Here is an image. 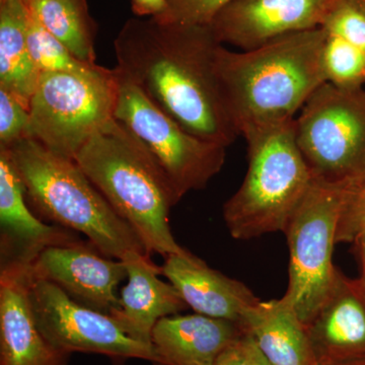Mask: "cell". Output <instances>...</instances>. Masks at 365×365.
<instances>
[{
  "label": "cell",
  "instance_id": "6da1fadb",
  "mask_svg": "<svg viewBox=\"0 0 365 365\" xmlns=\"http://www.w3.org/2000/svg\"><path fill=\"white\" fill-rule=\"evenodd\" d=\"M220 45L210 26L136 16L114 41L115 68L190 133L228 148L240 132L216 76Z\"/></svg>",
  "mask_w": 365,
  "mask_h": 365
},
{
  "label": "cell",
  "instance_id": "7a4b0ae2",
  "mask_svg": "<svg viewBox=\"0 0 365 365\" xmlns=\"http://www.w3.org/2000/svg\"><path fill=\"white\" fill-rule=\"evenodd\" d=\"M325 40L321 26L248 51L220 46L216 76L240 135L249 129L295 119L309 97L327 83Z\"/></svg>",
  "mask_w": 365,
  "mask_h": 365
},
{
  "label": "cell",
  "instance_id": "3957f363",
  "mask_svg": "<svg viewBox=\"0 0 365 365\" xmlns=\"http://www.w3.org/2000/svg\"><path fill=\"white\" fill-rule=\"evenodd\" d=\"M76 163L130 225L146 253L185 254L170 230V213L181 199L145 145L116 118L78 151Z\"/></svg>",
  "mask_w": 365,
  "mask_h": 365
},
{
  "label": "cell",
  "instance_id": "277c9868",
  "mask_svg": "<svg viewBox=\"0 0 365 365\" xmlns=\"http://www.w3.org/2000/svg\"><path fill=\"white\" fill-rule=\"evenodd\" d=\"M6 150L25 187L26 201L43 220L86 235L108 258L124 260L133 252L148 255L135 232L76 160L52 153L30 137Z\"/></svg>",
  "mask_w": 365,
  "mask_h": 365
},
{
  "label": "cell",
  "instance_id": "5b68a950",
  "mask_svg": "<svg viewBox=\"0 0 365 365\" xmlns=\"http://www.w3.org/2000/svg\"><path fill=\"white\" fill-rule=\"evenodd\" d=\"M242 135L248 146V170L222 213L230 235L248 241L284 232L314 176L297 145L295 119Z\"/></svg>",
  "mask_w": 365,
  "mask_h": 365
},
{
  "label": "cell",
  "instance_id": "8992f818",
  "mask_svg": "<svg viewBox=\"0 0 365 365\" xmlns=\"http://www.w3.org/2000/svg\"><path fill=\"white\" fill-rule=\"evenodd\" d=\"M352 182L317 179L285 227L289 266L282 299L307 325L325 302L337 280L334 246L348 189Z\"/></svg>",
  "mask_w": 365,
  "mask_h": 365
},
{
  "label": "cell",
  "instance_id": "52a82bcc",
  "mask_svg": "<svg viewBox=\"0 0 365 365\" xmlns=\"http://www.w3.org/2000/svg\"><path fill=\"white\" fill-rule=\"evenodd\" d=\"M115 69L95 74L42 72L29 104V137L52 153L74 160L115 118Z\"/></svg>",
  "mask_w": 365,
  "mask_h": 365
},
{
  "label": "cell",
  "instance_id": "ba28073f",
  "mask_svg": "<svg viewBox=\"0 0 365 365\" xmlns=\"http://www.w3.org/2000/svg\"><path fill=\"white\" fill-rule=\"evenodd\" d=\"M295 137L317 179H365V88L319 86L295 118Z\"/></svg>",
  "mask_w": 365,
  "mask_h": 365
},
{
  "label": "cell",
  "instance_id": "9c48e42d",
  "mask_svg": "<svg viewBox=\"0 0 365 365\" xmlns=\"http://www.w3.org/2000/svg\"><path fill=\"white\" fill-rule=\"evenodd\" d=\"M114 69L118 81L115 118L150 151L180 199L206 188L225 165L227 148L190 133Z\"/></svg>",
  "mask_w": 365,
  "mask_h": 365
},
{
  "label": "cell",
  "instance_id": "30bf717a",
  "mask_svg": "<svg viewBox=\"0 0 365 365\" xmlns=\"http://www.w3.org/2000/svg\"><path fill=\"white\" fill-rule=\"evenodd\" d=\"M29 297L41 332L57 349L160 365L153 345L132 339L111 316L78 304L54 283L38 279L31 273Z\"/></svg>",
  "mask_w": 365,
  "mask_h": 365
},
{
  "label": "cell",
  "instance_id": "8fae6325",
  "mask_svg": "<svg viewBox=\"0 0 365 365\" xmlns=\"http://www.w3.org/2000/svg\"><path fill=\"white\" fill-rule=\"evenodd\" d=\"M330 0H232L211 23L223 46L248 51L292 34L321 28Z\"/></svg>",
  "mask_w": 365,
  "mask_h": 365
},
{
  "label": "cell",
  "instance_id": "7c38bea8",
  "mask_svg": "<svg viewBox=\"0 0 365 365\" xmlns=\"http://www.w3.org/2000/svg\"><path fill=\"white\" fill-rule=\"evenodd\" d=\"M31 273L54 283L78 304L107 314L119 307L117 287L127 278L124 261L108 258L85 242L45 249L31 264Z\"/></svg>",
  "mask_w": 365,
  "mask_h": 365
},
{
  "label": "cell",
  "instance_id": "4fadbf2b",
  "mask_svg": "<svg viewBox=\"0 0 365 365\" xmlns=\"http://www.w3.org/2000/svg\"><path fill=\"white\" fill-rule=\"evenodd\" d=\"M31 264L1 262L0 365H71V353L53 346L36 323L29 297Z\"/></svg>",
  "mask_w": 365,
  "mask_h": 365
},
{
  "label": "cell",
  "instance_id": "5bb4252c",
  "mask_svg": "<svg viewBox=\"0 0 365 365\" xmlns=\"http://www.w3.org/2000/svg\"><path fill=\"white\" fill-rule=\"evenodd\" d=\"M306 328L319 365L364 360V283L339 271L330 294Z\"/></svg>",
  "mask_w": 365,
  "mask_h": 365
},
{
  "label": "cell",
  "instance_id": "9a60e30c",
  "mask_svg": "<svg viewBox=\"0 0 365 365\" xmlns=\"http://www.w3.org/2000/svg\"><path fill=\"white\" fill-rule=\"evenodd\" d=\"M1 262L33 263L50 247L83 242L76 232L44 222L29 208L25 187L9 151L0 148Z\"/></svg>",
  "mask_w": 365,
  "mask_h": 365
},
{
  "label": "cell",
  "instance_id": "2e32d148",
  "mask_svg": "<svg viewBox=\"0 0 365 365\" xmlns=\"http://www.w3.org/2000/svg\"><path fill=\"white\" fill-rule=\"evenodd\" d=\"M127 283L121 292L119 307L109 316L125 334L144 344L153 345L151 335L160 319L188 309L182 295L163 275L150 256L133 252L124 260Z\"/></svg>",
  "mask_w": 365,
  "mask_h": 365
},
{
  "label": "cell",
  "instance_id": "e0dca14e",
  "mask_svg": "<svg viewBox=\"0 0 365 365\" xmlns=\"http://www.w3.org/2000/svg\"><path fill=\"white\" fill-rule=\"evenodd\" d=\"M162 274L177 288L187 306L210 318L241 326L248 309L260 302L241 281L209 267L189 251L165 257Z\"/></svg>",
  "mask_w": 365,
  "mask_h": 365
},
{
  "label": "cell",
  "instance_id": "ac0fdd59",
  "mask_svg": "<svg viewBox=\"0 0 365 365\" xmlns=\"http://www.w3.org/2000/svg\"><path fill=\"white\" fill-rule=\"evenodd\" d=\"M245 333L239 324L225 319L175 314L158 322L151 343L160 365H215L220 353Z\"/></svg>",
  "mask_w": 365,
  "mask_h": 365
},
{
  "label": "cell",
  "instance_id": "d6986e66",
  "mask_svg": "<svg viewBox=\"0 0 365 365\" xmlns=\"http://www.w3.org/2000/svg\"><path fill=\"white\" fill-rule=\"evenodd\" d=\"M242 328L273 365H319L306 325L282 299L260 300L248 309Z\"/></svg>",
  "mask_w": 365,
  "mask_h": 365
},
{
  "label": "cell",
  "instance_id": "ffe728a7",
  "mask_svg": "<svg viewBox=\"0 0 365 365\" xmlns=\"http://www.w3.org/2000/svg\"><path fill=\"white\" fill-rule=\"evenodd\" d=\"M28 0H0V88L29 109L41 72L28 42Z\"/></svg>",
  "mask_w": 365,
  "mask_h": 365
},
{
  "label": "cell",
  "instance_id": "44dd1931",
  "mask_svg": "<svg viewBox=\"0 0 365 365\" xmlns=\"http://www.w3.org/2000/svg\"><path fill=\"white\" fill-rule=\"evenodd\" d=\"M41 23L78 59L96 64L95 24L86 0H28Z\"/></svg>",
  "mask_w": 365,
  "mask_h": 365
},
{
  "label": "cell",
  "instance_id": "7402d4cb",
  "mask_svg": "<svg viewBox=\"0 0 365 365\" xmlns=\"http://www.w3.org/2000/svg\"><path fill=\"white\" fill-rule=\"evenodd\" d=\"M29 4V2H28ZM28 42L36 66L42 72L95 74L104 67L78 59L41 23L29 4Z\"/></svg>",
  "mask_w": 365,
  "mask_h": 365
},
{
  "label": "cell",
  "instance_id": "603a6c76",
  "mask_svg": "<svg viewBox=\"0 0 365 365\" xmlns=\"http://www.w3.org/2000/svg\"><path fill=\"white\" fill-rule=\"evenodd\" d=\"M323 63L328 83L350 90L365 88V50L361 48L326 32Z\"/></svg>",
  "mask_w": 365,
  "mask_h": 365
},
{
  "label": "cell",
  "instance_id": "cb8c5ba5",
  "mask_svg": "<svg viewBox=\"0 0 365 365\" xmlns=\"http://www.w3.org/2000/svg\"><path fill=\"white\" fill-rule=\"evenodd\" d=\"M322 28L365 50V13L349 0H330Z\"/></svg>",
  "mask_w": 365,
  "mask_h": 365
},
{
  "label": "cell",
  "instance_id": "d4e9b609",
  "mask_svg": "<svg viewBox=\"0 0 365 365\" xmlns=\"http://www.w3.org/2000/svg\"><path fill=\"white\" fill-rule=\"evenodd\" d=\"M232 0H167L157 20L181 25L210 26L216 14Z\"/></svg>",
  "mask_w": 365,
  "mask_h": 365
},
{
  "label": "cell",
  "instance_id": "484cf974",
  "mask_svg": "<svg viewBox=\"0 0 365 365\" xmlns=\"http://www.w3.org/2000/svg\"><path fill=\"white\" fill-rule=\"evenodd\" d=\"M30 113L19 98L0 88V148H7L29 137Z\"/></svg>",
  "mask_w": 365,
  "mask_h": 365
},
{
  "label": "cell",
  "instance_id": "4316f807",
  "mask_svg": "<svg viewBox=\"0 0 365 365\" xmlns=\"http://www.w3.org/2000/svg\"><path fill=\"white\" fill-rule=\"evenodd\" d=\"M365 230V179L352 182L338 225L337 244L353 242Z\"/></svg>",
  "mask_w": 365,
  "mask_h": 365
},
{
  "label": "cell",
  "instance_id": "83f0119b",
  "mask_svg": "<svg viewBox=\"0 0 365 365\" xmlns=\"http://www.w3.org/2000/svg\"><path fill=\"white\" fill-rule=\"evenodd\" d=\"M215 365H254L250 349L249 334L245 333L225 348L215 360Z\"/></svg>",
  "mask_w": 365,
  "mask_h": 365
},
{
  "label": "cell",
  "instance_id": "f1b7e54d",
  "mask_svg": "<svg viewBox=\"0 0 365 365\" xmlns=\"http://www.w3.org/2000/svg\"><path fill=\"white\" fill-rule=\"evenodd\" d=\"M165 6L167 0H131L132 11L137 18H157Z\"/></svg>",
  "mask_w": 365,
  "mask_h": 365
},
{
  "label": "cell",
  "instance_id": "f546056e",
  "mask_svg": "<svg viewBox=\"0 0 365 365\" xmlns=\"http://www.w3.org/2000/svg\"><path fill=\"white\" fill-rule=\"evenodd\" d=\"M353 242H355L357 248H359L360 261H361L362 266V278L360 280H361L365 285V230L364 232H361V234H360Z\"/></svg>",
  "mask_w": 365,
  "mask_h": 365
},
{
  "label": "cell",
  "instance_id": "4dcf8cb0",
  "mask_svg": "<svg viewBox=\"0 0 365 365\" xmlns=\"http://www.w3.org/2000/svg\"><path fill=\"white\" fill-rule=\"evenodd\" d=\"M250 339V349H251L252 359H253L254 365H273L268 361L263 354L259 351L258 347L255 344L253 338L249 335Z\"/></svg>",
  "mask_w": 365,
  "mask_h": 365
},
{
  "label": "cell",
  "instance_id": "1f68e13d",
  "mask_svg": "<svg viewBox=\"0 0 365 365\" xmlns=\"http://www.w3.org/2000/svg\"><path fill=\"white\" fill-rule=\"evenodd\" d=\"M353 4H355L357 7H359L362 11L365 13V0H349Z\"/></svg>",
  "mask_w": 365,
  "mask_h": 365
},
{
  "label": "cell",
  "instance_id": "d6a6232c",
  "mask_svg": "<svg viewBox=\"0 0 365 365\" xmlns=\"http://www.w3.org/2000/svg\"><path fill=\"white\" fill-rule=\"evenodd\" d=\"M327 365H365V359L364 360H357V361L342 362V364H327Z\"/></svg>",
  "mask_w": 365,
  "mask_h": 365
}]
</instances>
